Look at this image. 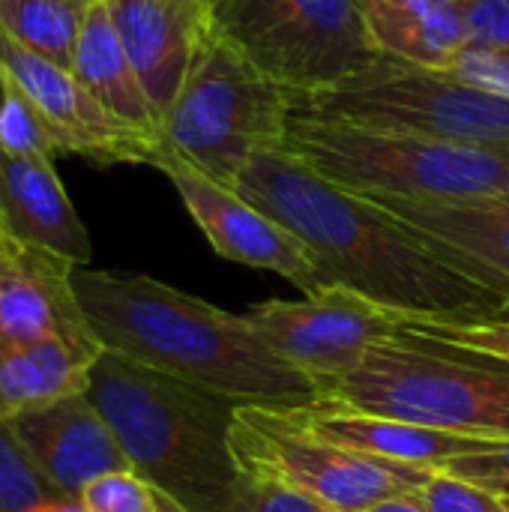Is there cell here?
I'll list each match as a JSON object with an SVG mask.
<instances>
[{
	"instance_id": "1",
	"label": "cell",
	"mask_w": 509,
	"mask_h": 512,
	"mask_svg": "<svg viewBox=\"0 0 509 512\" xmlns=\"http://www.w3.org/2000/svg\"><path fill=\"white\" fill-rule=\"evenodd\" d=\"M237 192L309 249L324 288L339 285L402 318L435 321H471L507 303L432 255L381 204L330 183L288 150L258 153Z\"/></svg>"
},
{
	"instance_id": "2",
	"label": "cell",
	"mask_w": 509,
	"mask_h": 512,
	"mask_svg": "<svg viewBox=\"0 0 509 512\" xmlns=\"http://www.w3.org/2000/svg\"><path fill=\"white\" fill-rule=\"evenodd\" d=\"M72 291L102 345L138 366L258 408H306L318 384L276 357L243 315L150 276L75 267Z\"/></svg>"
},
{
	"instance_id": "3",
	"label": "cell",
	"mask_w": 509,
	"mask_h": 512,
	"mask_svg": "<svg viewBox=\"0 0 509 512\" xmlns=\"http://www.w3.org/2000/svg\"><path fill=\"white\" fill-rule=\"evenodd\" d=\"M87 399L129 468L186 512H219L240 477L231 423L240 402L102 351Z\"/></svg>"
},
{
	"instance_id": "4",
	"label": "cell",
	"mask_w": 509,
	"mask_h": 512,
	"mask_svg": "<svg viewBox=\"0 0 509 512\" xmlns=\"http://www.w3.org/2000/svg\"><path fill=\"white\" fill-rule=\"evenodd\" d=\"M318 402L447 435L509 441V360L402 327L354 372L324 384Z\"/></svg>"
},
{
	"instance_id": "5",
	"label": "cell",
	"mask_w": 509,
	"mask_h": 512,
	"mask_svg": "<svg viewBox=\"0 0 509 512\" xmlns=\"http://www.w3.org/2000/svg\"><path fill=\"white\" fill-rule=\"evenodd\" d=\"M282 150L363 198L438 204L509 192V144H465L294 114Z\"/></svg>"
},
{
	"instance_id": "6",
	"label": "cell",
	"mask_w": 509,
	"mask_h": 512,
	"mask_svg": "<svg viewBox=\"0 0 509 512\" xmlns=\"http://www.w3.org/2000/svg\"><path fill=\"white\" fill-rule=\"evenodd\" d=\"M294 96L210 30L159 123L162 156H174L237 189L258 153L282 150Z\"/></svg>"
},
{
	"instance_id": "7",
	"label": "cell",
	"mask_w": 509,
	"mask_h": 512,
	"mask_svg": "<svg viewBox=\"0 0 509 512\" xmlns=\"http://www.w3.org/2000/svg\"><path fill=\"white\" fill-rule=\"evenodd\" d=\"M294 114L465 144H509V99L456 72L384 54L330 87L294 96Z\"/></svg>"
},
{
	"instance_id": "8",
	"label": "cell",
	"mask_w": 509,
	"mask_h": 512,
	"mask_svg": "<svg viewBox=\"0 0 509 512\" xmlns=\"http://www.w3.org/2000/svg\"><path fill=\"white\" fill-rule=\"evenodd\" d=\"M204 9L216 36L297 96L381 57L357 0H204Z\"/></svg>"
},
{
	"instance_id": "9",
	"label": "cell",
	"mask_w": 509,
	"mask_h": 512,
	"mask_svg": "<svg viewBox=\"0 0 509 512\" xmlns=\"http://www.w3.org/2000/svg\"><path fill=\"white\" fill-rule=\"evenodd\" d=\"M231 450L240 471L276 477L336 512H366L387 498L420 492L438 474L348 450L309 432L288 411L258 405L237 408Z\"/></svg>"
},
{
	"instance_id": "10",
	"label": "cell",
	"mask_w": 509,
	"mask_h": 512,
	"mask_svg": "<svg viewBox=\"0 0 509 512\" xmlns=\"http://www.w3.org/2000/svg\"><path fill=\"white\" fill-rule=\"evenodd\" d=\"M243 318L276 357L309 375L318 390L354 372L381 339L408 321L339 285L303 294V300L258 303Z\"/></svg>"
},
{
	"instance_id": "11",
	"label": "cell",
	"mask_w": 509,
	"mask_h": 512,
	"mask_svg": "<svg viewBox=\"0 0 509 512\" xmlns=\"http://www.w3.org/2000/svg\"><path fill=\"white\" fill-rule=\"evenodd\" d=\"M0 84L15 87L54 129L63 153L87 156L99 165H156L162 138L144 132L102 108L66 69L0 30Z\"/></svg>"
},
{
	"instance_id": "12",
	"label": "cell",
	"mask_w": 509,
	"mask_h": 512,
	"mask_svg": "<svg viewBox=\"0 0 509 512\" xmlns=\"http://www.w3.org/2000/svg\"><path fill=\"white\" fill-rule=\"evenodd\" d=\"M156 168L174 183L189 216L222 258L279 273L303 294L324 288L309 249L246 195L210 180L174 156H159Z\"/></svg>"
},
{
	"instance_id": "13",
	"label": "cell",
	"mask_w": 509,
	"mask_h": 512,
	"mask_svg": "<svg viewBox=\"0 0 509 512\" xmlns=\"http://www.w3.org/2000/svg\"><path fill=\"white\" fill-rule=\"evenodd\" d=\"M393 213L432 255L509 300V192L417 204L369 198Z\"/></svg>"
},
{
	"instance_id": "14",
	"label": "cell",
	"mask_w": 509,
	"mask_h": 512,
	"mask_svg": "<svg viewBox=\"0 0 509 512\" xmlns=\"http://www.w3.org/2000/svg\"><path fill=\"white\" fill-rule=\"evenodd\" d=\"M9 426L60 495L78 498L93 480L111 471H132L87 393L63 396L15 417Z\"/></svg>"
},
{
	"instance_id": "15",
	"label": "cell",
	"mask_w": 509,
	"mask_h": 512,
	"mask_svg": "<svg viewBox=\"0 0 509 512\" xmlns=\"http://www.w3.org/2000/svg\"><path fill=\"white\" fill-rule=\"evenodd\" d=\"M75 264L0 240V342L30 345L45 339H90V327L72 291Z\"/></svg>"
},
{
	"instance_id": "16",
	"label": "cell",
	"mask_w": 509,
	"mask_h": 512,
	"mask_svg": "<svg viewBox=\"0 0 509 512\" xmlns=\"http://www.w3.org/2000/svg\"><path fill=\"white\" fill-rule=\"evenodd\" d=\"M117 36L159 114L171 108L210 33L204 0H105Z\"/></svg>"
},
{
	"instance_id": "17",
	"label": "cell",
	"mask_w": 509,
	"mask_h": 512,
	"mask_svg": "<svg viewBox=\"0 0 509 512\" xmlns=\"http://www.w3.org/2000/svg\"><path fill=\"white\" fill-rule=\"evenodd\" d=\"M0 228L6 237L75 267L90 264V234L48 159L0 153Z\"/></svg>"
},
{
	"instance_id": "18",
	"label": "cell",
	"mask_w": 509,
	"mask_h": 512,
	"mask_svg": "<svg viewBox=\"0 0 509 512\" xmlns=\"http://www.w3.org/2000/svg\"><path fill=\"white\" fill-rule=\"evenodd\" d=\"M288 414L306 426L309 432L342 444L348 450L399 462V465H414V468H429V471H444L450 462L480 453L495 441H477V438H462V435H447L435 432L426 426L402 423L393 417H378L369 411H354L342 408L333 402H315L306 408H288Z\"/></svg>"
},
{
	"instance_id": "19",
	"label": "cell",
	"mask_w": 509,
	"mask_h": 512,
	"mask_svg": "<svg viewBox=\"0 0 509 512\" xmlns=\"http://www.w3.org/2000/svg\"><path fill=\"white\" fill-rule=\"evenodd\" d=\"M357 9L384 57L453 72L468 48L456 0H357Z\"/></svg>"
},
{
	"instance_id": "20",
	"label": "cell",
	"mask_w": 509,
	"mask_h": 512,
	"mask_svg": "<svg viewBox=\"0 0 509 512\" xmlns=\"http://www.w3.org/2000/svg\"><path fill=\"white\" fill-rule=\"evenodd\" d=\"M102 345L90 339L0 342V426L63 396L84 393Z\"/></svg>"
},
{
	"instance_id": "21",
	"label": "cell",
	"mask_w": 509,
	"mask_h": 512,
	"mask_svg": "<svg viewBox=\"0 0 509 512\" xmlns=\"http://www.w3.org/2000/svg\"><path fill=\"white\" fill-rule=\"evenodd\" d=\"M69 72L114 117L159 135V114L117 36L108 3H96L84 12Z\"/></svg>"
},
{
	"instance_id": "22",
	"label": "cell",
	"mask_w": 509,
	"mask_h": 512,
	"mask_svg": "<svg viewBox=\"0 0 509 512\" xmlns=\"http://www.w3.org/2000/svg\"><path fill=\"white\" fill-rule=\"evenodd\" d=\"M84 12L72 0H0V30L21 48L69 69Z\"/></svg>"
},
{
	"instance_id": "23",
	"label": "cell",
	"mask_w": 509,
	"mask_h": 512,
	"mask_svg": "<svg viewBox=\"0 0 509 512\" xmlns=\"http://www.w3.org/2000/svg\"><path fill=\"white\" fill-rule=\"evenodd\" d=\"M0 153L54 162L63 147L42 114L15 87L0 84Z\"/></svg>"
},
{
	"instance_id": "24",
	"label": "cell",
	"mask_w": 509,
	"mask_h": 512,
	"mask_svg": "<svg viewBox=\"0 0 509 512\" xmlns=\"http://www.w3.org/2000/svg\"><path fill=\"white\" fill-rule=\"evenodd\" d=\"M51 498H60V492L39 471L12 426H0V512H30Z\"/></svg>"
},
{
	"instance_id": "25",
	"label": "cell",
	"mask_w": 509,
	"mask_h": 512,
	"mask_svg": "<svg viewBox=\"0 0 509 512\" xmlns=\"http://www.w3.org/2000/svg\"><path fill=\"white\" fill-rule=\"evenodd\" d=\"M405 330L444 339L453 345H465L492 357L509 360V300L492 315H480L471 321H435V318H408Z\"/></svg>"
},
{
	"instance_id": "26",
	"label": "cell",
	"mask_w": 509,
	"mask_h": 512,
	"mask_svg": "<svg viewBox=\"0 0 509 512\" xmlns=\"http://www.w3.org/2000/svg\"><path fill=\"white\" fill-rule=\"evenodd\" d=\"M219 512H336L318 498L267 474L240 471L231 498Z\"/></svg>"
},
{
	"instance_id": "27",
	"label": "cell",
	"mask_w": 509,
	"mask_h": 512,
	"mask_svg": "<svg viewBox=\"0 0 509 512\" xmlns=\"http://www.w3.org/2000/svg\"><path fill=\"white\" fill-rule=\"evenodd\" d=\"M87 512H156L159 492L135 471H111L93 480L81 495Z\"/></svg>"
},
{
	"instance_id": "28",
	"label": "cell",
	"mask_w": 509,
	"mask_h": 512,
	"mask_svg": "<svg viewBox=\"0 0 509 512\" xmlns=\"http://www.w3.org/2000/svg\"><path fill=\"white\" fill-rule=\"evenodd\" d=\"M420 492L432 512H507L501 495L459 480L447 471H438Z\"/></svg>"
},
{
	"instance_id": "29",
	"label": "cell",
	"mask_w": 509,
	"mask_h": 512,
	"mask_svg": "<svg viewBox=\"0 0 509 512\" xmlns=\"http://www.w3.org/2000/svg\"><path fill=\"white\" fill-rule=\"evenodd\" d=\"M468 45L509 51V0H456Z\"/></svg>"
},
{
	"instance_id": "30",
	"label": "cell",
	"mask_w": 509,
	"mask_h": 512,
	"mask_svg": "<svg viewBox=\"0 0 509 512\" xmlns=\"http://www.w3.org/2000/svg\"><path fill=\"white\" fill-rule=\"evenodd\" d=\"M444 471L495 495H509V441H495L480 453L462 456L450 462Z\"/></svg>"
},
{
	"instance_id": "31",
	"label": "cell",
	"mask_w": 509,
	"mask_h": 512,
	"mask_svg": "<svg viewBox=\"0 0 509 512\" xmlns=\"http://www.w3.org/2000/svg\"><path fill=\"white\" fill-rule=\"evenodd\" d=\"M366 512H432L429 504L423 501V492H408V495H396V498H387L375 507H369Z\"/></svg>"
},
{
	"instance_id": "32",
	"label": "cell",
	"mask_w": 509,
	"mask_h": 512,
	"mask_svg": "<svg viewBox=\"0 0 509 512\" xmlns=\"http://www.w3.org/2000/svg\"><path fill=\"white\" fill-rule=\"evenodd\" d=\"M30 512H87L84 501L75 498V495H60V498H51L45 504H39L36 510Z\"/></svg>"
},
{
	"instance_id": "33",
	"label": "cell",
	"mask_w": 509,
	"mask_h": 512,
	"mask_svg": "<svg viewBox=\"0 0 509 512\" xmlns=\"http://www.w3.org/2000/svg\"><path fill=\"white\" fill-rule=\"evenodd\" d=\"M156 512H186V510H180L171 498H165V495H159V507H156Z\"/></svg>"
},
{
	"instance_id": "34",
	"label": "cell",
	"mask_w": 509,
	"mask_h": 512,
	"mask_svg": "<svg viewBox=\"0 0 509 512\" xmlns=\"http://www.w3.org/2000/svg\"><path fill=\"white\" fill-rule=\"evenodd\" d=\"M72 3H78V6H84V9H90V6H96V3H105V0H72Z\"/></svg>"
},
{
	"instance_id": "35",
	"label": "cell",
	"mask_w": 509,
	"mask_h": 512,
	"mask_svg": "<svg viewBox=\"0 0 509 512\" xmlns=\"http://www.w3.org/2000/svg\"><path fill=\"white\" fill-rule=\"evenodd\" d=\"M501 504H504V510L509 512V495H501Z\"/></svg>"
},
{
	"instance_id": "36",
	"label": "cell",
	"mask_w": 509,
	"mask_h": 512,
	"mask_svg": "<svg viewBox=\"0 0 509 512\" xmlns=\"http://www.w3.org/2000/svg\"><path fill=\"white\" fill-rule=\"evenodd\" d=\"M0 240H3V228H0Z\"/></svg>"
}]
</instances>
